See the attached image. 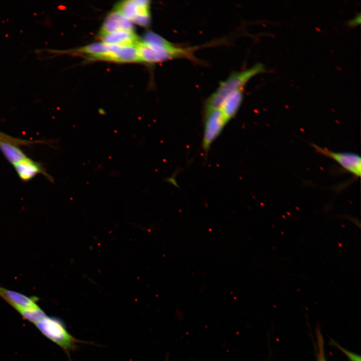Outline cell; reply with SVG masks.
<instances>
[{"instance_id":"cell-1","label":"cell","mask_w":361,"mask_h":361,"mask_svg":"<svg viewBox=\"0 0 361 361\" xmlns=\"http://www.w3.org/2000/svg\"><path fill=\"white\" fill-rule=\"evenodd\" d=\"M141 62L155 63L177 58L193 59L195 48L182 47L159 35L147 32L136 45Z\"/></svg>"},{"instance_id":"cell-2","label":"cell","mask_w":361,"mask_h":361,"mask_svg":"<svg viewBox=\"0 0 361 361\" xmlns=\"http://www.w3.org/2000/svg\"><path fill=\"white\" fill-rule=\"evenodd\" d=\"M266 71L264 65L259 63L249 69L233 73L221 82L216 90L206 100L204 113L217 108L229 95L237 90L243 89L246 83L253 76Z\"/></svg>"},{"instance_id":"cell-3","label":"cell","mask_w":361,"mask_h":361,"mask_svg":"<svg viewBox=\"0 0 361 361\" xmlns=\"http://www.w3.org/2000/svg\"><path fill=\"white\" fill-rule=\"evenodd\" d=\"M34 324L42 334L65 351L68 352L76 346V339L68 332L59 319L46 315Z\"/></svg>"},{"instance_id":"cell-4","label":"cell","mask_w":361,"mask_h":361,"mask_svg":"<svg viewBox=\"0 0 361 361\" xmlns=\"http://www.w3.org/2000/svg\"><path fill=\"white\" fill-rule=\"evenodd\" d=\"M312 146L318 153L333 159L354 176H360L361 159L359 155L352 152H335L322 148L315 144H312Z\"/></svg>"},{"instance_id":"cell-5","label":"cell","mask_w":361,"mask_h":361,"mask_svg":"<svg viewBox=\"0 0 361 361\" xmlns=\"http://www.w3.org/2000/svg\"><path fill=\"white\" fill-rule=\"evenodd\" d=\"M149 5L148 1H125L117 4L115 11L132 22L140 24L150 18Z\"/></svg>"},{"instance_id":"cell-6","label":"cell","mask_w":361,"mask_h":361,"mask_svg":"<svg viewBox=\"0 0 361 361\" xmlns=\"http://www.w3.org/2000/svg\"><path fill=\"white\" fill-rule=\"evenodd\" d=\"M133 22L131 20L122 14L114 11L107 17L100 29L98 36L100 38L107 34L114 32L133 31Z\"/></svg>"},{"instance_id":"cell-7","label":"cell","mask_w":361,"mask_h":361,"mask_svg":"<svg viewBox=\"0 0 361 361\" xmlns=\"http://www.w3.org/2000/svg\"><path fill=\"white\" fill-rule=\"evenodd\" d=\"M0 297L17 311L38 306L37 297H29L0 286Z\"/></svg>"},{"instance_id":"cell-8","label":"cell","mask_w":361,"mask_h":361,"mask_svg":"<svg viewBox=\"0 0 361 361\" xmlns=\"http://www.w3.org/2000/svg\"><path fill=\"white\" fill-rule=\"evenodd\" d=\"M13 166L17 174L23 181L30 180L40 173L52 180V177L46 172L40 163L29 157L14 164Z\"/></svg>"},{"instance_id":"cell-9","label":"cell","mask_w":361,"mask_h":361,"mask_svg":"<svg viewBox=\"0 0 361 361\" xmlns=\"http://www.w3.org/2000/svg\"><path fill=\"white\" fill-rule=\"evenodd\" d=\"M243 99V89L237 90L226 97L216 109H218L229 122L237 114Z\"/></svg>"},{"instance_id":"cell-10","label":"cell","mask_w":361,"mask_h":361,"mask_svg":"<svg viewBox=\"0 0 361 361\" xmlns=\"http://www.w3.org/2000/svg\"><path fill=\"white\" fill-rule=\"evenodd\" d=\"M102 42L120 46H136L139 41L134 31H119L107 34L100 38Z\"/></svg>"},{"instance_id":"cell-11","label":"cell","mask_w":361,"mask_h":361,"mask_svg":"<svg viewBox=\"0 0 361 361\" xmlns=\"http://www.w3.org/2000/svg\"><path fill=\"white\" fill-rule=\"evenodd\" d=\"M0 150L13 165L28 157L19 145L11 142L0 141Z\"/></svg>"},{"instance_id":"cell-12","label":"cell","mask_w":361,"mask_h":361,"mask_svg":"<svg viewBox=\"0 0 361 361\" xmlns=\"http://www.w3.org/2000/svg\"><path fill=\"white\" fill-rule=\"evenodd\" d=\"M26 320L35 324L46 316L44 311L39 306L20 310L18 311Z\"/></svg>"},{"instance_id":"cell-13","label":"cell","mask_w":361,"mask_h":361,"mask_svg":"<svg viewBox=\"0 0 361 361\" xmlns=\"http://www.w3.org/2000/svg\"><path fill=\"white\" fill-rule=\"evenodd\" d=\"M0 141L11 142L19 146L29 145H31L33 143H39V141H31L15 138L1 131Z\"/></svg>"},{"instance_id":"cell-14","label":"cell","mask_w":361,"mask_h":361,"mask_svg":"<svg viewBox=\"0 0 361 361\" xmlns=\"http://www.w3.org/2000/svg\"><path fill=\"white\" fill-rule=\"evenodd\" d=\"M316 338L318 347L317 361H327L324 355L323 337L319 329L316 332Z\"/></svg>"},{"instance_id":"cell-15","label":"cell","mask_w":361,"mask_h":361,"mask_svg":"<svg viewBox=\"0 0 361 361\" xmlns=\"http://www.w3.org/2000/svg\"><path fill=\"white\" fill-rule=\"evenodd\" d=\"M335 345L346 354L350 361H360V357L359 355L345 350L336 343Z\"/></svg>"},{"instance_id":"cell-16","label":"cell","mask_w":361,"mask_h":361,"mask_svg":"<svg viewBox=\"0 0 361 361\" xmlns=\"http://www.w3.org/2000/svg\"><path fill=\"white\" fill-rule=\"evenodd\" d=\"M360 23V14L358 13L353 18L347 22V24L350 27H355Z\"/></svg>"}]
</instances>
